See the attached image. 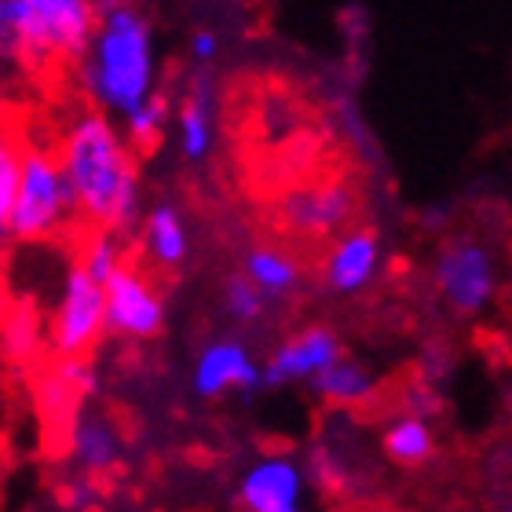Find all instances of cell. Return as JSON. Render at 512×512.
<instances>
[{
    "instance_id": "obj_1",
    "label": "cell",
    "mask_w": 512,
    "mask_h": 512,
    "mask_svg": "<svg viewBox=\"0 0 512 512\" xmlns=\"http://www.w3.org/2000/svg\"><path fill=\"white\" fill-rule=\"evenodd\" d=\"M52 147L74 194L77 220L132 235L143 213V180L139 154L118 121L96 107H81L70 114Z\"/></svg>"
},
{
    "instance_id": "obj_2",
    "label": "cell",
    "mask_w": 512,
    "mask_h": 512,
    "mask_svg": "<svg viewBox=\"0 0 512 512\" xmlns=\"http://www.w3.org/2000/svg\"><path fill=\"white\" fill-rule=\"evenodd\" d=\"M70 70L88 107L125 118L158 88V41L147 11L132 0H96L92 37Z\"/></svg>"
},
{
    "instance_id": "obj_3",
    "label": "cell",
    "mask_w": 512,
    "mask_h": 512,
    "mask_svg": "<svg viewBox=\"0 0 512 512\" xmlns=\"http://www.w3.org/2000/svg\"><path fill=\"white\" fill-rule=\"evenodd\" d=\"M96 26V0H0V55L26 74L70 70Z\"/></svg>"
},
{
    "instance_id": "obj_4",
    "label": "cell",
    "mask_w": 512,
    "mask_h": 512,
    "mask_svg": "<svg viewBox=\"0 0 512 512\" xmlns=\"http://www.w3.org/2000/svg\"><path fill=\"white\" fill-rule=\"evenodd\" d=\"M11 242L19 246H44L63 235H74L77 205L70 194L52 143L22 139L19 150V180H15V202H11Z\"/></svg>"
},
{
    "instance_id": "obj_5",
    "label": "cell",
    "mask_w": 512,
    "mask_h": 512,
    "mask_svg": "<svg viewBox=\"0 0 512 512\" xmlns=\"http://www.w3.org/2000/svg\"><path fill=\"white\" fill-rule=\"evenodd\" d=\"M432 286L458 319H483L502 297V264L483 238L454 235L432 256Z\"/></svg>"
},
{
    "instance_id": "obj_6",
    "label": "cell",
    "mask_w": 512,
    "mask_h": 512,
    "mask_svg": "<svg viewBox=\"0 0 512 512\" xmlns=\"http://www.w3.org/2000/svg\"><path fill=\"white\" fill-rule=\"evenodd\" d=\"M103 337H107L103 282L70 264L44 322V348L52 352V359H77V355H96Z\"/></svg>"
},
{
    "instance_id": "obj_7",
    "label": "cell",
    "mask_w": 512,
    "mask_h": 512,
    "mask_svg": "<svg viewBox=\"0 0 512 512\" xmlns=\"http://www.w3.org/2000/svg\"><path fill=\"white\" fill-rule=\"evenodd\" d=\"M103 315H107V337L118 341L147 344L165 333V297L132 260L103 282Z\"/></svg>"
},
{
    "instance_id": "obj_8",
    "label": "cell",
    "mask_w": 512,
    "mask_h": 512,
    "mask_svg": "<svg viewBox=\"0 0 512 512\" xmlns=\"http://www.w3.org/2000/svg\"><path fill=\"white\" fill-rule=\"evenodd\" d=\"M359 213V191L348 180H319V183H300L278 202V216L286 231L308 238V242H322L333 238L337 231L352 224Z\"/></svg>"
},
{
    "instance_id": "obj_9",
    "label": "cell",
    "mask_w": 512,
    "mask_h": 512,
    "mask_svg": "<svg viewBox=\"0 0 512 512\" xmlns=\"http://www.w3.org/2000/svg\"><path fill=\"white\" fill-rule=\"evenodd\" d=\"M304 498H308L304 461L282 454V450H271L253 465H246L235 487L238 509L246 512H300Z\"/></svg>"
},
{
    "instance_id": "obj_10",
    "label": "cell",
    "mask_w": 512,
    "mask_h": 512,
    "mask_svg": "<svg viewBox=\"0 0 512 512\" xmlns=\"http://www.w3.org/2000/svg\"><path fill=\"white\" fill-rule=\"evenodd\" d=\"M63 454L74 472H85L96 480L114 476V472H121L128 454L125 428L107 410H85L81 406L63 432Z\"/></svg>"
},
{
    "instance_id": "obj_11",
    "label": "cell",
    "mask_w": 512,
    "mask_h": 512,
    "mask_svg": "<svg viewBox=\"0 0 512 512\" xmlns=\"http://www.w3.org/2000/svg\"><path fill=\"white\" fill-rule=\"evenodd\" d=\"M384 271V246L370 227L337 231L322 256V286L333 297H359Z\"/></svg>"
},
{
    "instance_id": "obj_12",
    "label": "cell",
    "mask_w": 512,
    "mask_h": 512,
    "mask_svg": "<svg viewBox=\"0 0 512 512\" xmlns=\"http://www.w3.org/2000/svg\"><path fill=\"white\" fill-rule=\"evenodd\" d=\"M260 384V363L249 352V344L235 337H216L198 352L191 366V392L205 403L224 395H253Z\"/></svg>"
},
{
    "instance_id": "obj_13",
    "label": "cell",
    "mask_w": 512,
    "mask_h": 512,
    "mask_svg": "<svg viewBox=\"0 0 512 512\" xmlns=\"http://www.w3.org/2000/svg\"><path fill=\"white\" fill-rule=\"evenodd\" d=\"M341 352H344L341 337L330 326L311 322L304 330L289 333L286 341L267 355V363L260 366V384L264 388H289V384H304L308 388L311 377L322 374Z\"/></svg>"
},
{
    "instance_id": "obj_14",
    "label": "cell",
    "mask_w": 512,
    "mask_h": 512,
    "mask_svg": "<svg viewBox=\"0 0 512 512\" xmlns=\"http://www.w3.org/2000/svg\"><path fill=\"white\" fill-rule=\"evenodd\" d=\"M172 125H176V143H180L183 161L202 165L213 158L216 147V85L209 66H202L187 85V96L180 107H172Z\"/></svg>"
},
{
    "instance_id": "obj_15",
    "label": "cell",
    "mask_w": 512,
    "mask_h": 512,
    "mask_svg": "<svg viewBox=\"0 0 512 512\" xmlns=\"http://www.w3.org/2000/svg\"><path fill=\"white\" fill-rule=\"evenodd\" d=\"M139 253L158 271H176L191 256V227L172 202H158L143 209L136 220Z\"/></svg>"
},
{
    "instance_id": "obj_16",
    "label": "cell",
    "mask_w": 512,
    "mask_h": 512,
    "mask_svg": "<svg viewBox=\"0 0 512 512\" xmlns=\"http://www.w3.org/2000/svg\"><path fill=\"white\" fill-rule=\"evenodd\" d=\"M85 399H88L85 388L66 374L55 359L44 366V370L33 374V406H37V417L44 421V432H48V436L63 439L66 425L74 421V414L81 410Z\"/></svg>"
},
{
    "instance_id": "obj_17",
    "label": "cell",
    "mask_w": 512,
    "mask_h": 512,
    "mask_svg": "<svg viewBox=\"0 0 512 512\" xmlns=\"http://www.w3.org/2000/svg\"><path fill=\"white\" fill-rule=\"evenodd\" d=\"M308 388L311 395H319L322 403L333 406V410H355V406H366L377 395V377L366 363L348 359L341 352L322 374L311 377Z\"/></svg>"
},
{
    "instance_id": "obj_18",
    "label": "cell",
    "mask_w": 512,
    "mask_h": 512,
    "mask_svg": "<svg viewBox=\"0 0 512 512\" xmlns=\"http://www.w3.org/2000/svg\"><path fill=\"white\" fill-rule=\"evenodd\" d=\"M381 450L384 458L399 465V469H421L428 461L436 458L439 450V436L432 421L414 410H403V414H395L381 432Z\"/></svg>"
},
{
    "instance_id": "obj_19",
    "label": "cell",
    "mask_w": 512,
    "mask_h": 512,
    "mask_svg": "<svg viewBox=\"0 0 512 512\" xmlns=\"http://www.w3.org/2000/svg\"><path fill=\"white\" fill-rule=\"evenodd\" d=\"M242 275L267 300H289L304 286V264L282 246H253L242 256Z\"/></svg>"
},
{
    "instance_id": "obj_20",
    "label": "cell",
    "mask_w": 512,
    "mask_h": 512,
    "mask_svg": "<svg viewBox=\"0 0 512 512\" xmlns=\"http://www.w3.org/2000/svg\"><path fill=\"white\" fill-rule=\"evenodd\" d=\"M44 352V322L30 304H8L0 315V355L11 366H37Z\"/></svg>"
},
{
    "instance_id": "obj_21",
    "label": "cell",
    "mask_w": 512,
    "mask_h": 512,
    "mask_svg": "<svg viewBox=\"0 0 512 512\" xmlns=\"http://www.w3.org/2000/svg\"><path fill=\"white\" fill-rule=\"evenodd\" d=\"M74 264L92 275L96 282H107L121 264H128V246L121 231L110 227H85L81 224V238L74 246Z\"/></svg>"
},
{
    "instance_id": "obj_22",
    "label": "cell",
    "mask_w": 512,
    "mask_h": 512,
    "mask_svg": "<svg viewBox=\"0 0 512 512\" xmlns=\"http://www.w3.org/2000/svg\"><path fill=\"white\" fill-rule=\"evenodd\" d=\"M169 125H172V99L165 96L161 88H154L139 107H132L125 118H121V132H125V139L132 143L136 154L158 147Z\"/></svg>"
},
{
    "instance_id": "obj_23",
    "label": "cell",
    "mask_w": 512,
    "mask_h": 512,
    "mask_svg": "<svg viewBox=\"0 0 512 512\" xmlns=\"http://www.w3.org/2000/svg\"><path fill=\"white\" fill-rule=\"evenodd\" d=\"M19 150L22 139L11 128H0V256L11 246V202H15V180H19Z\"/></svg>"
},
{
    "instance_id": "obj_24",
    "label": "cell",
    "mask_w": 512,
    "mask_h": 512,
    "mask_svg": "<svg viewBox=\"0 0 512 512\" xmlns=\"http://www.w3.org/2000/svg\"><path fill=\"white\" fill-rule=\"evenodd\" d=\"M220 300H224L227 319L238 322V326H253V322L264 319V311H267V297L253 286V282H249L246 275H242V271L224 278Z\"/></svg>"
},
{
    "instance_id": "obj_25",
    "label": "cell",
    "mask_w": 512,
    "mask_h": 512,
    "mask_svg": "<svg viewBox=\"0 0 512 512\" xmlns=\"http://www.w3.org/2000/svg\"><path fill=\"white\" fill-rule=\"evenodd\" d=\"M304 476L308 483H315L322 494H341L352 480V465L330 447V443H319V447H311L308 461H304Z\"/></svg>"
},
{
    "instance_id": "obj_26",
    "label": "cell",
    "mask_w": 512,
    "mask_h": 512,
    "mask_svg": "<svg viewBox=\"0 0 512 512\" xmlns=\"http://www.w3.org/2000/svg\"><path fill=\"white\" fill-rule=\"evenodd\" d=\"M103 502V491H99L96 476H85V472H74L70 480L59 487V505L70 512H88Z\"/></svg>"
},
{
    "instance_id": "obj_27",
    "label": "cell",
    "mask_w": 512,
    "mask_h": 512,
    "mask_svg": "<svg viewBox=\"0 0 512 512\" xmlns=\"http://www.w3.org/2000/svg\"><path fill=\"white\" fill-rule=\"evenodd\" d=\"M187 55L198 66H213L216 55H220V37L213 30H194L191 41H187Z\"/></svg>"
},
{
    "instance_id": "obj_28",
    "label": "cell",
    "mask_w": 512,
    "mask_h": 512,
    "mask_svg": "<svg viewBox=\"0 0 512 512\" xmlns=\"http://www.w3.org/2000/svg\"><path fill=\"white\" fill-rule=\"evenodd\" d=\"M406 410H414V414H421V417H432L439 410V399L432 392H428V384H414L410 392H406Z\"/></svg>"
},
{
    "instance_id": "obj_29",
    "label": "cell",
    "mask_w": 512,
    "mask_h": 512,
    "mask_svg": "<svg viewBox=\"0 0 512 512\" xmlns=\"http://www.w3.org/2000/svg\"><path fill=\"white\" fill-rule=\"evenodd\" d=\"M447 220H450V213L436 205L432 213L421 216V227H425V231H432V235H443V231H447Z\"/></svg>"
},
{
    "instance_id": "obj_30",
    "label": "cell",
    "mask_w": 512,
    "mask_h": 512,
    "mask_svg": "<svg viewBox=\"0 0 512 512\" xmlns=\"http://www.w3.org/2000/svg\"><path fill=\"white\" fill-rule=\"evenodd\" d=\"M8 469H11V443H8V436L0 432V483H4Z\"/></svg>"
},
{
    "instance_id": "obj_31",
    "label": "cell",
    "mask_w": 512,
    "mask_h": 512,
    "mask_svg": "<svg viewBox=\"0 0 512 512\" xmlns=\"http://www.w3.org/2000/svg\"><path fill=\"white\" fill-rule=\"evenodd\" d=\"M0 88H4V55H0Z\"/></svg>"
}]
</instances>
